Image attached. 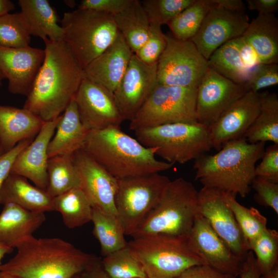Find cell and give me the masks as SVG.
I'll return each mask as SVG.
<instances>
[{
    "label": "cell",
    "mask_w": 278,
    "mask_h": 278,
    "mask_svg": "<svg viewBox=\"0 0 278 278\" xmlns=\"http://www.w3.org/2000/svg\"><path fill=\"white\" fill-rule=\"evenodd\" d=\"M43 41L44 59L23 108L47 121L62 115L85 76L63 40Z\"/></svg>",
    "instance_id": "6da1fadb"
},
{
    "label": "cell",
    "mask_w": 278,
    "mask_h": 278,
    "mask_svg": "<svg viewBox=\"0 0 278 278\" xmlns=\"http://www.w3.org/2000/svg\"><path fill=\"white\" fill-rule=\"evenodd\" d=\"M15 249V256L0 265V271L23 278H71L97 257L59 238L31 235Z\"/></svg>",
    "instance_id": "7a4b0ae2"
},
{
    "label": "cell",
    "mask_w": 278,
    "mask_h": 278,
    "mask_svg": "<svg viewBox=\"0 0 278 278\" xmlns=\"http://www.w3.org/2000/svg\"><path fill=\"white\" fill-rule=\"evenodd\" d=\"M82 150L118 179L160 172L173 165L157 160V148L144 146L119 126L89 131Z\"/></svg>",
    "instance_id": "3957f363"
},
{
    "label": "cell",
    "mask_w": 278,
    "mask_h": 278,
    "mask_svg": "<svg viewBox=\"0 0 278 278\" xmlns=\"http://www.w3.org/2000/svg\"><path fill=\"white\" fill-rule=\"evenodd\" d=\"M265 144H251L242 137L227 143L214 154L201 155L194 161L195 180L203 186L245 197L251 190L255 164Z\"/></svg>",
    "instance_id": "277c9868"
},
{
    "label": "cell",
    "mask_w": 278,
    "mask_h": 278,
    "mask_svg": "<svg viewBox=\"0 0 278 278\" xmlns=\"http://www.w3.org/2000/svg\"><path fill=\"white\" fill-rule=\"evenodd\" d=\"M198 192L182 178L170 180L133 238L164 234L186 239L198 214Z\"/></svg>",
    "instance_id": "5b68a950"
},
{
    "label": "cell",
    "mask_w": 278,
    "mask_h": 278,
    "mask_svg": "<svg viewBox=\"0 0 278 278\" xmlns=\"http://www.w3.org/2000/svg\"><path fill=\"white\" fill-rule=\"evenodd\" d=\"M61 26L63 41L83 70L119 34L113 15L90 9L65 12Z\"/></svg>",
    "instance_id": "8992f818"
},
{
    "label": "cell",
    "mask_w": 278,
    "mask_h": 278,
    "mask_svg": "<svg viewBox=\"0 0 278 278\" xmlns=\"http://www.w3.org/2000/svg\"><path fill=\"white\" fill-rule=\"evenodd\" d=\"M134 132L143 145L157 148L155 154L172 164L195 160L212 148L209 128L198 122L167 124Z\"/></svg>",
    "instance_id": "52a82bcc"
},
{
    "label": "cell",
    "mask_w": 278,
    "mask_h": 278,
    "mask_svg": "<svg viewBox=\"0 0 278 278\" xmlns=\"http://www.w3.org/2000/svg\"><path fill=\"white\" fill-rule=\"evenodd\" d=\"M127 245L147 278H174L196 265H206L188 247L186 239L164 234L133 238Z\"/></svg>",
    "instance_id": "ba28073f"
},
{
    "label": "cell",
    "mask_w": 278,
    "mask_h": 278,
    "mask_svg": "<svg viewBox=\"0 0 278 278\" xmlns=\"http://www.w3.org/2000/svg\"><path fill=\"white\" fill-rule=\"evenodd\" d=\"M197 88L158 83L130 121L132 131L176 123L197 122Z\"/></svg>",
    "instance_id": "9c48e42d"
},
{
    "label": "cell",
    "mask_w": 278,
    "mask_h": 278,
    "mask_svg": "<svg viewBox=\"0 0 278 278\" xmlns=\"http://www.w3.org/2000/svg\"><path fill=\"white\" fill-rule=\"evenodd\" d=\"M169 179L159 172L118 179L117 217L131 236L158 201Z\"/></svg>",
    "instance_id": "30bf717a"
},
{
    "label": "cell",
    "mask_w": 278,
    "mask_h": 278,
    "mask_svg": "<svg viewBox=\"0 0 278 278\" xmlns=\"http://www.w3.org/2000/svg\"><path fill=\"white\" fill-rule=\"evenodd\" d=\"M208 67L207 60L190 40L167 36V45L157 62L160 84L198 88Z\"/></svg>",
    "instance_id": "8fae6325"
},
{
    "label": "cell",
    "mask_w": 278,
    "mask_h": 278,
    "mask_svg": "<svg viewBox=\"0 0 278 278\" xmlns=\"http://www.w3.org/2000/svg\"><path fill=\"white\" fill-rule=\"evenodd\" d=\"M248 91L245 85L236 83L208 67L197 88V122L210 128L234 102Z\"/></svg>",
    "instance_id": "7c38bea8"
},
{
    "label": "cell",
    "mask_w": 278,
    "mask_h": 278,
    "mask_svg": "<svg viewBox=\"0 0 278 278\" xmlns=\"http://www.w3.org/2000/svg\"><path fill=\"white\" fill-rule=\"evenodd\" d=\"M189 249L206 265L237 277L244 259L235 254L198 213L186 239Z\"/></svg>",
    "instance_id": "4fadbf2b"
},
{
    "label": "cell",
    "mask_w": 278,
    "mask_h": 278,
    "mask_svg": "<svg viewBox=\"0 0 278 278\" xmlns=\"http://www.w3.org/2000/svg\"><path fill=\"white\" fill-rule=\"evenodd\" d=\"M198 212L231 251L243 259L249 251L248 244L222 192L203 186L198 192Z\"/></svg>",
    "instance_id": "5bb4252c"
},
{
    "label": "cell",
    "mask_w": 278,
    "mask_h": 278,
    "mask_svg": "<svg viewBox=\"0 0 278 278\" xmlns=\"http://www.w3.org/2000/svg\"><path fill=\"white\" fill-rule=\"evenodd\" d=\"M245 12L213 6L199 30L190 40L207 60L219 47L242 36L249 24Z\"/></svg>",
    "instance_id": "9a60e30c"
},
{
    "label": "cell",
    "mask_w": 278,
    "mask_h": 278,
    "mask_svg": "<svg viewBox=\"0 0 278 278\" xmlns=\"http://www.w3.org/2000/svg\"><path fill=\"white\" fill-rule=\"evenodd\" d=\"M157 63L147 64L133 54L113 96L124 119L134 117L158 84Z\"/></svg>",
    "instance_id": "2e32d148"
},
{
    "label": "cell",
    "mask_w": 278,
    "mask_h": 278,
    "mask_svg": "<svg viewBox=\"0 0 278 278\" xmlns=\"http://www.w3.org/2000/svg\"><path fill=\"white\" fill-rule=\"evenodd\" d=\"M79 115L89 131L120 126L123 119L113 94L85 78L75 96Z\"/></svg>",
    "instance_id": "e0dca14e"
},
{
    "label": "cell",
    "mask_w": 278,
    "mask_h": 278,
    "mask_svg": "<svg viewBox=\"0 0 278 278\" xmlns=\"http://www.w3.org/2000/svg\"><path fill=\"white\" fill-rule=\"evenodd\" d=\"M267 92L249 91L234 102L209 128L212 148L219 150L227 143L242 138L258 114Z\"/></svg>",
    "instance_id": "ac0fdd59"
},
{
    "label": "cell",
    "mask_w": 278,
    "mask_h": 278,
    "mask_svg": "<svg viewBox=\"0 0 278 278\" xmlns=\"http://www.w3.org/2000/svg\"><path fill=\"white\" fill-rule=\"evenodd\" d=\"M83 190L93 207L110 215L117 216L115 196L118 179L82 149L74 154Z\"/></svg>",
    "instance_id": "d6986e66"
},
{
    "label": "cell",
    "mask_w": 278,
    "mask_h": 278,
    "mask_svg": "<svg viewBox=\"0 0 278 278\" xmlns=\"http://www.w3.org/2000/svg\"><path fill=\"white\" fill-rule=\"evenodd\" d=\"M44 57V49L30 46L16 48L0 46V71L8 80L10 93L28 96Z\"/></svg>",
    "instance_id": "ffe728a7"
},
{
    "label": "cell",
    "mask_w": 278,
    "mask_h": 278,
    "mask_svg": "<svg viewBox=\"0 0 278 278\" xmlns=\"http://www.w3.org/2000/svg\"><path fill=\"white\" fill-rule=\"evenodd\" d=\"M45 121L32 142L16 158L11 174L22 176L46 190L47 184L48 146L60 118Z\"/></svg>",
    "instance_id": "44dd1931"
},
{
    "label": "cell",
    "mask_w": 278,
    "mask_h": 278,
    "mask_svg": "<svg viewBox=\"0 0 278 278\" xmlns=\"http://www.w3.org/2000/svg\"><path fill=\"white\" fill-rule=\"evenodd\" d=\"M133 54L119 32L115 41L84 70L85 78L113 94Z\"/></svg>",
    "instance_id": "7402d4cb"
},
{
    "label": "cell",
    "mask_w": 278,
    "mask_h": 278,
    "mask_svg": "<svg viewBox=\"0 0 278 278\" xmlns=\"http://www.w3.org/2000/svg\"><path fill=\"white\" fill-rule=\"evenodd\" d=\"M44 121L24 108L0 104V144L4 152L22 141L34 138Z\"/></svg>",
    "instance_id": "603a6c76"
},
{
    "label": "cell",
    "mask_w": 278,
    "mask_h": 278,
    "mask_svg": "<svg viewBox=\"0 0 278 278\" xmlns=\"http://www.w3.org/2000/svg\"><path fill=\"white\" fill-rule=\"evenodd\" d=\"M44 213L25 210L13 203L4 205L0 214V242L12 249L32 235L45 222Z\"/></svg>",
    "instance_id": "cb8c5ba5"
},
{
    "label": "cell",
    "mask_w": 278,
    "mask_h": 278,
    "mask_svg": "<svg viewBox=\"0 0 278 278\" xmlns=\"http://www.w3.org/2000/svg\"><path fill=\"white\" fill-rule=\"evenodd\" d=\"M89 132L81 122L74 97L61 115L48 146V158L82 149Z\"/></svg>",
    "instance_id": "d4e9b609"
},
{
    "label": "cell",
    "mask_w": 278,
    "mask_h": 278,
    "mask_svg": "<svg viewBox=\"0 0 278 278\" xmlns=\"http://www.w3.org/2000/svg\"><path fill=\"white\" fill-rule=\"evenodd\" d=\"M53 197L19 175L11 174L0 189V204L13 203L29 211H54Z\"/></svg>",
    "instance_id": "484cf974"
},
{
    "label": "cell",
    "mask_w": 278,
    "mask_h": 278,
    "mask_svg": "<svg viewBox=\"0 0 278 278\" xmlns=\"http://www.w3.org/2000/svg\"><path fill=\"white\" fill-rule=\"evenodd\" d=\"M21 19L30 36L43 41L63 40L62 28L58 24L55 9L47 0H19Z\"/></svg>",
    "instance_id": "4316f807"
},
{
    "label": "cell",
    "mask_w": 278,
    "mask_h": 278,
    "mask_svg": "<svg viewBox=\"0 0 278 278\" xmlns=\"http://www.w3.org/2000/svg\"><path fill=\"white\" fill-rule=\"evenodd\" d=\"M255 51L260 64L278 63V19L258 14L242 36Z\"/></svg>",
    "instance_id": "83f0119b"
},
{
    "label": "cell",
    "mask_w": 278,
    "mask_h": 278,
    "mask_svg": "<svg viewBox=\"0 0 278 278\" xmlns=\"http://www.w3.org/2000/svg\"><path fill=\"white\" fill-rule=\"evenodd\" d=\"M113 18L119 32L135 54L146 41L150 30V24L141 2L133 0L128 8Z\"/></svg>",
    "instance_id": "f1b7e54d"
},
{
    "label": "cell",
    "mask_w": 278,
    "mask_h": 278,
    "mask_svg": "<svg viewBox=\"0 0 278 278\" xmlns=\"http://www.w3.org/2000/svg\"><path fill=\"white\" fill-rule=\"evenodd\" d=\"M207 62L208 67L239 84H246L251 71L243 60L236 38L217 48Z\"/></svg>",
    "instance_id": "f546056e"
},
{
    "label": "cell",
    "mask_w": 278,
    "mask_h": 278,
    "mask_svg": "<svg viewBox=\"0 0 278 278\" xmlns=\"http://www.w3.org/2000/svg\"><path fill=\"white\" fill-rule=\"evenodd\" d=\"M248 143L267 141L278 144V96L275 93L264 96L257 117L244 135Z\"/></svg>",
    "instance_id": "4dcf8cb0"
},
{
    "label": "cell",
    "mask_w": 278,
    "mask_h": 278,
    "mask_svg": "<svg viewBox=\"0 0 278 278\" xmlns=\"http://www.w3.org/2000/svg\"><path fill=\"white\" fill-rule=\"evenodd\" d=\"M54 211L61 213L69 229L82 226L92 221L93 207L81 188L71 189L53 197Z\"/></svg>",
    "instance_id": "1f68e13d"
},
{
    "label": "cell",
    "mask_w": 278,
    "mask_h": 278,
    "mask_svg": "<svg viewBox=\"0 0 278 278\" xmlns=\"http://www.w3.org/2000/svg\"><path fill=\"white\" fill-rule=\"evenodd\" d=\"M73 154L57 155L48 159L46 191L52 197L72 189L81 188Z\"/></svg>",
    "instance_id": "d6a6232c"
},
{
    "label": "cell",
    "mask_w": 278,
    "mask_h": 278,
    "mask_svg": "<svg viewBox=\"0 0 278 278\" xmlns=\"http://www.w3.org/2000/svg\"><path fill=\"white\" fill-rule=\"evenodd\" d=\"M93 234L98 240L105 257L127 246L123 227L116 216L93 207Z\"/></svg>",
    "instance_id": "836d02e7"
},
{
    "label": "cell",
    "mask_w": 278,
    "mask_h": 278,
    "mask_svg": "<svg viewBox=\"0 0 278 278\" xmlns=\"http://www.w3.org/2000/svg\"><path fill=\"white\" fill-rule=\"evenodd\" d=\"M213 6L212 0H195L167 24L172 37L180 40H190L196 35Z\"/></svg>",
    "instance_id": "e575fe53"
},
{
    "label": "cell",
    "mask_w": 278,
    "mask_h": 278,
    "mask_svg": "<svg viewBox=\"0 0 278 278\" xmlns=\"http://www.w3.org/2000/svg\"><path fill=\"white\" fill-rule=\"evenodd\" d=\"M224 201L233 213L247 242L267 229V219L256 208L246 207L236 200L235 196L222 192Z\"/></svg>",
    "instance_id": "d590c367"
},
{
    "label": "cell",
    "mask_w": 278,
    "mask_h": 278,
    "mask_svg": "<svg viewBox=\"0 0 278 278\" xmlns=\"http://www.w3.org/2000/svg\"><path fill=\"white\" fill-rule=\"evenodd\" d=\"M102 267L111 278H147L128 245L103 257Z\"/></svg>",
    "instance_id": "8d00e7d4"
},
{
    "label": "cell",
    "mask_w": 278,
    "mask_h": 278,
    "mask_svg": "<svg viewBox=\"0 0 278 278\" xmlns=\"http://www.w3.org/2000/svg\"><path fill=\"white\" fill-rule=\"evenodd\" d=\"M249 251L255 254L261 275L270 271L278 265V233L266 229L258 236L248 242Z\"/></svg>",
    "instance_id": "74e56055"
},
{
    "label": "cell",
    "mask_w": 278,
    "mask_h": 278,
    "mask_svg": "<svg viewBox=\"0 0 278 278\" xmlns=\"http://www.w3.org/2000/svg\"><path fill=\"white\" fill-rule=\"evenodd\" d=\"M30 40L19 13H8L0 16V46L24 48L29 46Z\"/></svg>",
    "instance_id": "f35d334b"
},
{
    "label": "cell",
    "mask_w": 278,
    "mask_h": 278,
    "mask_svg": "<svg viewBox=\"0 0 278 278\" xmlns=\"http://www.w3.org/2000/svg\"><path fill=\"white\" fill-rule=\"evenodd\" d=\"M195 0H144L141 1L150 24H167Z\"/></svg>",
    "instance_id": "ab89813d"
},
{
    "label": "cell",
    "mask_w": 278,
    "mask_h": 278,
    "mask_svg": "<svg viewBox=\"0 0 278 278\" xmlns=\"http://www.w3.org/2000/svg\"><path fill=\"white\" fill-rule=\"evenodd\" d=\"M167 45V35L161 29V26L150 24V33L147 40L134 55L147 64H153L158 61Z\"/></svg>",
    "instance_id": "60d3db41"
},
{
    "label": "cell",
    "mask_w": 278,
    "mask_h": 278,
    "mask_svg": "<svg viewBox=\"0 0 278 278\" xmlns=\"http://www.w3.org/2000/svg\"><path fill=\"white\" fill-rule=\"evenodd\" d=\"M277 83V63L259 64L250 72L245 85L248 91L259 92L261 89Z\"/></svg>",
    "instance_id": "b9f144b4"
},
{
    "label": "cell",
    "mask_w": 278,
    "mask_h": 278,
    "mask_svg": "<svg viewBox=\"0 0 278 278\" xmlns=\"http://www.w3.org/2000/svg\"><path fill=\"white\" fill-rule=\"evenodd\" d=\"M261 159L255 168V177L278 183V144H273L267 147Z\"/></svg>",
    "instance_id": "7bdbcfd3"
},
{
    "label": "cell",
    "mask_w": 278,
    "mask_h": 278,
    "mask_svg": "<svg viewBox=\"0 0 278 278\" xmlns=\"http://www.w3.org/2000/svg\"><path fill=\"white\" fill-rule=\"evenodd\" d=\"M256 192L255 200L260 204L271 208L278 214V183L255 177L251 183Z\"/></svg>",
    "instance_id": "ee69618b"
},
{
    "label": "cell",
    "mask_w": 278,
    "mask_h": 278,
    "mask_svg": "<svg viewBox=\"0 0 278 278\" xmlns=\"http://www.w3.org/2000/svg\"><path fill=\"white\" fill-rule=\"evenodd\" d=\"M132 2L133 0H82L78 9L93 10L114 16L125 10Z\"/></svg>",
    "instance_id": "f6af8a7d"
},
{
    "label": "cell",
    "mask_w": 278,
    "mask_h": 278,
    "mask_svg": "<svg viewBox=\"0 0 278 278\" xmlns=\"http://www.w3.org/2000/svg\"><path fill=\"white\" fill-rule=\"evenodd\" d=\"M33 138L21 142L11 150L0 155V189L11 173L13 164L21 152Z\"/></svg>",
    "instance_id": "bcb514c9"
},
{
    "label": "cell",
    "mask_w": 278,
    "mask_h": 278,
    "mask_svg": "<svg viewBox=\"0 0 278 278\" xmlns=\"http://www.w3.org/2000/svg\"><path fill=\"white\" fill-rule=\"evenodd\" d=\"M174 278H237L218 271L206 265H196L185 270Z\"/></svg>",
    "instance_id": "7dc6e473"
},
{
    "label": "cell",
    "mask_w": 278,
    "mask_h": 278,
    "mask_svg": "<svg viewBox=\"0 0 278 278\" xmlns=\"http://www.w3.org/2000/svg\"><path fill=\"white\" fill-rule=\"evenodd\" d=\"M71 278H111L105 271L101 259L96 257Z\"/></svg>",
    "instance_id": "c3c4849f"
},
{
    "label": "cell",
    "mask_w": 278,
    "mask_h": 278,
    "mask_svg": "<svg viewBox=\"0 0 278 278\" xmlns=\"http://www.w3.org/2000/svg\"><path fill=\"white\" fill-rule=\"evenodd\" d=\"M236 40L244 62L252 71L260 64L259 59L253 48L242 36L237 38Z\"/></svg>",
    "instance_id": "681fc988"
},
{
    "label": "cell",
    "mask_w": 278,
    "mask_h": 278,
    "mask_svg": "<svg viewBox=\"0 0 278 278\" xmlns=\"http://www.w3.org/2000/svg\"><path fill=\"white\" fill-rule=\"evenodd\" d=\"M260 275L254 254L249 251L243 262L238 276L239 278H260Z\"/></svg>",
    "instance_id": "f907efd6"
},
{
    "label": "cell",
    "mask_w": 278,
    "mask_h": 278,
    "mask_svg": "<svg viewBox=\"0 0 278 278\" xmlns=\"http://www.w3.org/2000/svg\"><path fill=\"white\" fill-rule=\"evenodd\" d=\"M248 8L258 14H274L278 9L277 0H247Z\"/></svg>",
    "instance_id": "816d5d0a"
},
{
    "label": "cell",
    "mask_w": 278,
    "mask_h": 278,
    "mask_svg": "<svg viewBox=\"0 0 278 278\" xmlns=\"http://www.w3.org/2000/svg\"><path fill=\"white\" fill-rule=\"evenodd\" d=\"M214 6L234 11L245 12L246 7L241 0H212Z\"/></svg>",
    "instance_id": "f5cc1de1"
},
{
    "label": "cell",
    "mask_w": 278,
    "mask_h": 278,
    "mask_svg": "<svg viewBox=\"0 0 278 278\" xmlns=\"http://www.w3.org/2000/svg\"><path fill=\"white\" fill-rule=\"evenodd\" d=\"M15 8L12 2L9 0H0V16L10 13Z\"/></svg>",
    "instance_id": "db71d44e"
},
{
    "label": "cell",
    "mask_w": 278,
    "mask_h": 278,
    "mask_svg": "<svg viewBox=\"0 0 278 278\" xmlns=\"http://www.w3.org/2000/svg\"><path fill=\"white\" fill-rule=\"evenodd\" d=\"M260 278H278V265L268 273L260 275Z\"/></svg>",
    "instance_id": "11a10c76"
},
{
    "label": "cell",
    "mask_w": 278,
    "mask_h": 278,
    "mask_svg": "<svg viewBox=\"0 0 278 278\" xmlns=\"http://www.w3.org/2000/svg\"><path fill=\"white\" fill-rule=\"evenodd\" d=\"M13 249L8 247L0 242V265L1 262L4 256L7 254L11 253Z\"/></svg>",
    "instance_id": "9f6ffc18"
},
{
    "label": "cell",
    "mask_w": 278,
    "mask_h": 278,
    "mask_svg": "<svg viewBox=\"0 0 278 278\" xmlns=\"http://www.w3.org/2000/svg\"><path fill=\"white\" fill-rule=\"evenodd\" d=\"M0 278H23L14 275L0 271Z\"/></svg>",
    "instance_id": "6f0895ef"
},
{
    "label": "cell",
    "mask_w": 278,
    "mask_h": 278,
    "mask_svg": "<svg viewBox=\"0 0 278 278\" xmlns=\"http://www.w3.org/2000/svg\"><path fill=\"white\" fill-rule=\"evenodd\" d=\"M4 79H5V78L3 74L2 73L1 71H0V88L1 87L2 85V82Z\"/></svg>",
    "instance_id": "680465c9"
},
{
    "label": "cell",
    "mask_w": 278,
    "mask_h": 278,
    "mask_svg": "<svg viewBox=\"0 0 278 278\" xmlns=\"http://www.w3.org/2000/svg\"><path fill=\"white\" fill-rule=\"evenodd\" d=\"M4 152L3 151L1 145L0 144V155H2Z\"/></svg>",
    "instance_id": "91938a15"
}]
</instances>
